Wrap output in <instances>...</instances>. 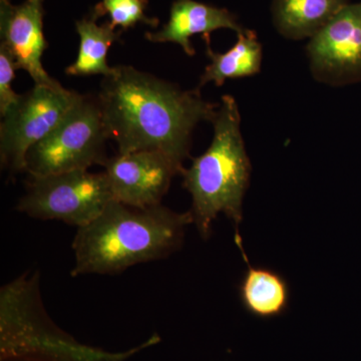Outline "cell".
Wrapping results in <instances>:
<instances>
[{
  "mask_svg": "<svg viewBox=\"0 0 361 361\" xmlns=\"http://www.w3.org/2000/svg\"><path fill=\"white\" fill-rule=\"evenodd\" d=\"M114 200L106 173L87 170L30 177L18 209L30 217L80 227L99 217Z\"/></svg>",
  "mask_w": 361,
  "mask_h": 361,
  "instance_id": "obj_6",
  "label": "cell"
},
{
  "mask_svg": "<svg viewBox=\"0 0 361 361\" xmlns=\"http://www.w3.org/2000/svg\"><path fill=\"white\" fill-rule=\"evenodd\" d=\"M221 28H229L237 35L249 32L226 8L195 0H176L171 7L168 23L158 32H147L146 39L153 42H174L180 45L187 56H193L195 49L191 37L200 33L204 39Z\"/></svg>",
  "mask_w": 361,
  "mask_h": 361,
  "instance_id": "obj_11",
  "label": "cell"
},
{
  "mask_svg": "<svg viewBox=\"0 0 361 361\" xmlns=\"http://www.w3.org/2000/svg\"><path fill=\"white\" fill-rule=\"evenodd\" d=\"M16 70L18 68H16L13 54L4 45L0 44V115L1 116L6 115L20 97V94H16L13 89Z\"/></svg>",
  "mask_w": 361,
  "mask_h": 361,
  "instance_id": "obj_17",
  "label": "cell"
},
{
  "mask_svg": "<svg viewBox=\"0 0 361 361\" xmlns=\"http://www.w3.org/2000/svg\"><path fill=\"white\" fill-rule=\"evenodd\" d=\"M103 167L114 200L135 208L161 205L172 180L184 168L157 151L116 153Z\"/></svg>",
  "mask_w": 361,
  "mask_h": 361,
  "instance_id": "obj_8",
  "label": "cell"
},
{
  "mask_svg": "<svg viewBox=\"0 0 361 361\" xmlns=\"http://www.w3.org/2000/svg\"><path fill=\"white\" fill-rule=\"evenodd\" d=\"M191 212L157 205L135 208L113 200L90 224L78 228L73 242V277L118 274L140 263L167 258L179 250Z\"/></svg>",
  "mask_w": 361,
  "mask_h": 361,
  "instance_id": "obj_2",
  "label": "cell"
},
{
  "mask_svg": "<svg viewBox=\"0 0 361 361\" xmlns=\"http://www.w3.org/2000/svg\"><path fill=\"white\" fill-rule=\"evenodd\" d=\"M346 4L348 0H273V21L286 39H311Z\"/></svg>",
  "mask_w": 361,
  "mask_h": 361,
  "instance_id": "obj_13",
  "label": "cell"
},
{
  "mask_svg": "<svg viewBox=\"0 0 361 361\" xmlns=\"http://www.w3.org/2000/svg\"><path fill=\"white\" fill-rule=\"evenodd\" d=\"M97 97L118 153L161 152L180 167L189 158L195 128L212 122L219 108L205 101L198 87L182 90L130 66H115Z\"/></svg>",
  "mask_w": 361,
  "mask_h": 361,
  "instance_id": "obj_1",
  "label": "cell"
},
{
  "mask_svg": "<svg viewBox=\"0 0 361 361\" xmlns=\"http://www.w3.org/2000/svg\"><path fill=\"white\" fill-rule=\"evenodd\" d=\"M241 241V237L236 233L235 242L248 267L239 284L242 305L247 312L264 319L284 314L290 303V287L288 282L276 271L251 266Z\"/></svg>",
  "mask_w": 361,
  "mask_h": 361,
  "instance_id": "obj_12",
  "label": "cell"
},
{
  "mask_svg": "<svg viewBox=\"0 0 361 361\" xmlns=\"http://www.w3.org/2000/svg\"><path fill=\"white\" fill-rule=\"evenodd\" d=\"M109 141L97 97L80 94L65 118L26 154L30 177L104 165Z\"/></svg>",
  "mask_w": 361,
  "mask_h": 361,
  "instance_id": "obj_5",
  "label": "cell"
},
{
  "mask_svg": "<svg viewBox=\"0 0 361 361\" xmlns=\"http://www.w3.org/2000/svg\"><path fill=\"white\" fill-rule=\"evenodd\" d=\"M97 16L92 13L90 18H84L75 23L77 32L80 35V49L78 58L73 65L66 70V75L75 77L111 75L114 68L109 66L106 56L111 45L120 40L121 32L109 23L99 25Z\"/></svg>",
  "mask_w": 361,
  "mask_h": 361,
  "instance_id": "obj_15",
  "label": "cell"
},
{
  "mask_svg": "<svg viewBox=\"0 0 361 361\" xmlns=\"http://www.w3.org/2000/svg\"><path fill=\"white\" fill-rule=\"evenodd\" d=\"M204 40L206 42L207 56L211 63L201 75L198 89L208 82H214L217 87H221L229 78L251 77L260 71L263 59L262 45L253 30L238 35L236 44L223 54L211 49L210 37Z\"/></svg>",
  "mask_w": 361,
  "mask_h": 361,
  "instance_id": "obj_14",
  "label": "cell"
},
{
  "mask_svg": "<svg viewBox=\"0 0 361 361\" xmlns=\"http://www.w3.org/2000/svg\"><path fill=\"white\" fill-rule=\"evenodd\" d=\"M149 0H103L94 9L97 18L108 14L110 23L114 27L120 26L123 30L135 27L137 23L155 28L159 25V20L149 18L146 14Z\"/></svg>",
  "mask_w": 361,
  "mask_h": 361,
  "instance_id": "obj_16",
  "label": "cell"
},
{
  "mask_svg": "<svg viewBox=\"0 0 361 361\" xmlns=\"http://www.w3.org/2000/svg\"><path fill=\"white\" fill-rule=\"evenodd\" d=\"M39 274L25 273L0 293L2 353L49 357H89L97 349L78 344L54 329L39 293Z\"/></svg>",
  "mask_w": 361,
  "mask_h": 361,
  "instance_id": "obj_4",
  "label": "cell"
},
{
  "mask_svg": "<svg viewBox=\"0 0 361 361\" xmlns=\"http://www.w3.org/2000/svg\"><path fill=\"white\" fill-rule=\"evenodd\" d=\"M214 134L205 153L183 168V186L192 197L193 217L204 240L212 235L220 213L236 227L243 218V200L250 183L251 163L241 132V116L234 97L225 94L212 122Z\"/></svg>",
  "mask_w": 361,
  "mask_h": 361,
  "instance_id": "obj_3",
  "label": "cell"
},
{
  "mask_svg": "<svg viewBox=\"0 0 361 361\" xmlns=\"http://www.w3.org/2000/svg\"><path fill=\"white\" fill-rule=\"evenodd\" d=\"M80 94L35 85L1 116L0 159L11 172H23L26 154L33 145L56 129Z\"/></svg>",
  "mask_w": 361,
  "mask_h": 361,
  "instance_id": "obj_7",
  "label": "cell"
},
{
  "mask_svg": "<svg viewBox=\"0 0 361 361\" xmlns=\"http://www.w3.org/2000/svg\"><path fill=\"white\" fill-rule=\"evenodd\" d=\"M308 58L313 75L338 84L361 73V2L346 4L320 32L311 37Z\"/></svg>",
  "mask_w": 361,
  "mask_h": 361,
  "instance_id": "obj_9",
  "label": "cell"
},
{
  "mask_svg": "<svg viewBox=\"0 0 361 361\" xmlns=\"http://www.w3.org/2000/svg\"><path fill=\"white\" fill-rule=\"evenodd\" d=\"M44 0H25L14 6L0 0L1 44L13 54L18 70L25 71L37 85L63 89L45 71L42 58L47 42L44 33Z\"/></svg>",
  "mask_w": 361,
  "mask_h": 361,
  "instance_id": "obj_10",
  "label": "cell"
}]
</instances>
